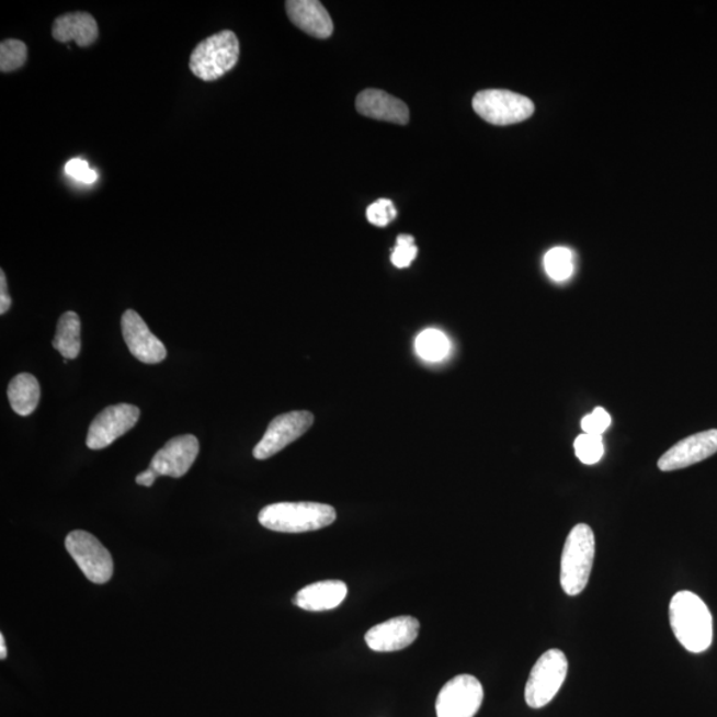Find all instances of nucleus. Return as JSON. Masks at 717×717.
Segmentation results:
<instances>
[{
  "instance_id": "f257e3e1",
  "label": "nucleus",
  "mask_w": 717,
  "mask_h": 717,
  "mask_svg": "<svg viewBox=\"0 0 717 717\" xmlns=\"http://www.w3.org/2000/svg\"><path fill=\"white\" fill-rule=\"evenodd\" d=\"M670 622L679 644L694 653L707 651L714 640V619L701 596L679 591L670 605Z\"/></svg>"
},
{
  "instance_id": "f03ea898",
  "label": "nucleus",
  "mask_w": 717,
  "mask_h": 717,
  "mask_svg": "<svg viewBox=\"0 0 717 717\" xmlns=\"http://www.w3.org/2000/svg\"><path fill=\"white\" fill-rule=\"evenodd\" d=\"M258 520L269 531L306 533L333 524L337 512L332 507L318 502H278L263 508Z\"/></svg>"
},
{
  "instance_id": "7ed1b4c3",
  "label": "nucleus",
  "mask_w": 717,
  "mask_h": 717,
  "mask_svg": "<svg viewBox=\"0 0 717 717\" xmlns=\"http://www.w3.org/2000/svg\"><path fill=\"white\" fill-rule=\"evenodd\" d=\"M595 558L594 532L587 524L572 527L561 557V587L574 596L587 589Z\"/></svg>"
},
{
  "instance_id": "20e7f679",
  "label": "nucleus",
  "mask_w": 717,
  "mask_h": 717,
  "mask_svg": "<svg viewBox=\"0 0 717 717\" xmlns=\"http://www.w3.org/2000/svg\"><path fill=\"white\" fill-rule=\"evenodd\" d=\"M239 54L241 49L237 35L225 30L206 37L194 48L189 67L194 77L201 80H218L237 66Z\"/></svg>"
},
{
  "instance_id": "39448f33",
  "label": "nucleus",
  "mask_w": 717,
  "mask_h": 717,
  "mask_svg": "<svg viewBox=\"0 0 717 717\" xmlns=\"http://www.w3.org/2000/svg\"><path fill=\"white\" fill-rule=\"evenodd\" d=\"M568 659L561 650L553 649L540 656L527 679L525 687L527 706L538 709L555 699L568 676Z\"/></svg>"
},
{
  "instance_id": "423d86ee",
  "label": "nucleus",
  "mask_w": 717,
  "mask_h": 717,
  "mask_svg": "<svg viewBox=\"0 0 717 717\" xmlns=\"http://www.w3.org/2000/svg\"><path fill=\"white\" fill-rule=\"evenodd\" d=\"M474 110L490 124L511 125L530 118L534 104L531 99L512 91L486 90L474 98Z\"/></svg>"
},
{
  "instance_id": "0eeeda50",
  "label": "nucleus",
  "mask_w": 717,
  "mask_h": 717,
  "mask_svg": "<svg viewBox=\"0 0 717 717\" xmlns=\"http://www.w3.org/2000/svg\"><path fill=\"white\" fill-rule=\"evenodd\" d=\"M69 556L73 558L88 581L96 584L109 582L113 576L111 553L100 540L84 531H73L66 538Z\"/></svg>"
},
{
  "instance_id": "6e6552de",
  "label": "nucleus",
  "mask_w": 717,
  "mask_h": 717,
  "mask_svg": "<svg viewBox=\"0 0 717 717\" xmlns=\"http://www.w3.org/2000/svg\"><path fill=\"white\" fill-rule=\"evenodd\" d=\"M483 701L482 684L471 675H458L437 696V717H475Z\"/></svg>"
},
{
  "instance_id": "1a4fd4ad",
  "label": "nucleus",
  "mask_w": 717,
  "mask_h": 717,
  "mask_svg": "<svg viewBox=\"0 0 717 717\" xmlns=\"http://www.w3.org/2000/svg\"><path fill=\"white\" fill-rule=\"evenodd\" d=\"M140 418V410L134 405H122L106 407L91 423L88 431L87 446L92 451L106 448L117 439L129 432L137 424Z\"/></svg>"
},
{
  "instance_id": "9d476101",
  "label": "nucleus",
  "mask_w": 717,
  "mask_h": 717,
  "mask_svg": "<svg viewBox=\"0 0 717 717\" xmlns=\"http://www.w3.org/2000/svg\"><path fill=\"white\" fill-rule=\"evenodd\" d=\"M312 424L314 414L308 411L281 414L269 424L265 436L255 445L253 456L257 460H266V458L275 456L295 440L304 436Z\"/></svg>"
},
{
  "instance_id": "9b49d317",
  "label": "nucleus",
  "mask_w": 717,
  "mask_h": 717,
  "mask_svg": "<svg viewBox=\"0 0 717 717\" xmlns=\"http://www.w3.org/2000/svg\"><path fill=\"white\" fill-rule=\"evenodd\" d=\"M122 331L130 354L137 361L146 364L166 361L168 355L166 344L149 330L147 323L135 310H127L123 314Z\"/></svg>"
},
{
  "instance_id": "f8f14e48",
  "label": "nucleus",
  "mask_w": 717,
  "mask_h": 717,
  "mask_svg": "<svg viewBox=\"0 0 717 717\" xmlns=\"http://www.w3.org/2000/svg\"><path fill=\"white\" fill-rule=\"evenodd\" d=\"M198 452L200 443L196 436L173 437L156 453L149 468L153 469L159 477L180 478L185 476L197 460Z\"/></svg>"
},
{
  "instance_id": "ddd939ff",
  "label": "nucleus",
  "mask_w": 717,
  "mask_h": 717,
  "mask_svg": "<svg viewBox=\"0 0 717 717\" xmlns=\"http://www.w3.org/2000/svg\"><path fill=\"white\" fill-rule=\"evenodd\" d=\"M717 452V430L696 433L667 451L658 467L663 471H672L691 467V465L707 460Z\"/></svg>"
},
{
  "instance_id": "4468645a",
  "label": "nucleus",
  "mask_w": 717,
  "mask_h": 717,
  "mask_svg": "<svg viewBox=\"0 0 717 717\" xmlns=\"http://www.w3.org/2000/svg\"><path fill=\"white\" fill-rule=\"evenodd\" d=\"M420 622L413 616L396 618L376 625L366 634V644L376 652H394L407 649L417 640Z\"/></svg>"
},
{
  "instance_id": "2eb2a0df",
  "label": "nucleus",
  "mask_w": 717,
  "mask_h": 717,
  "mask_svg": "<svg viewBox=\"0 0 717 717\" xmlns=\"http://www.w3.org/2000/svg\"><path fill=\"white\" fill-rule=\"evenodd\" d=\"M356 110L363 116L382 120V122L400 125L410 122L408 106L400 99L382 90H366L358 94Z\"/></svg>"
},
{
  "instance_id": "dca6fc26",
  "label": "nucleus",
  "mask_w": 717,
  "mask_h": 717,
  "mask_svg": "<svg viewBox=\"0 0 717 717\" xmlns=\"http://www.w3.org/2000/svg\"><path fill=\"white\" fill-rule=\"evenodd\" d=\"M286 11L299 30L318 39H327L333 31V23L325 5L318 0H288Z\"/></svg>"
},
{
  "instance_id": "f3484780",
  "label": "nucleus",
  "mask_w": 717,
  "mask_h": 717,
  "mask_svg": "<svg viewBox=\"0 0 717 717\" xmlns=\"http://www.w3.org/2000/svg\"><path fill=\"white\" fill-rule=\"evenodd\" d=\"M348 593V584L342 581H322L299 590L294 603L306 612H329L341 606Z\"/></svg>"
},
{
  "instance_id": "a211bd4d",
  "label": "nucleus",
  "mask_w": 717,
  "mask_h": 717,
  "mask_svg": "<svg viewBox=\"0 0 717 717\" xmlns=\"http://www.w3.org/2000/svg\"><path fill=\"white\" fill-rule=\"evenodd\" d=\"M53 36L60 43L75 41L78 46L88 47L99 37L98 22L87 12L61 15L54 22Z\"/></svg>"
},
{
  "instance_id": "6ab92c4d",
  "label": "nucleus",
  "mask_w": 717,
  "mask_h": 717,
  "mask_svg": "<svg viewBox=\"0 0 717 717\" xmlns=\"http://www.w3.org/2000/svg\"><path fill=\"white\" fill-rule=\"evenodd\" d=\"M8 396L12 410L21 417H29L39 405V382L34 375L19 374L10 382Z\"/></svg>"
},
{
  "instance_id": "aec40b11",
  "label": "nucleus",
  "mask_w": 717,
  "mask_h": 717,
  "mask_svg": "<svg viewBox=\"0 0 717 717\" xmlns=\"http://www.w3.org/2000/svg\"><path fill=\"white\" fill-rule=\"evenodd\" d=\"M81 323L77 312L67 311L59 319L53 341L54 349L65 358H77L81 351Z\"/></svg>"
},
{
  "instance_id": "412c9836",
  "label": "nucleus",
  "mask_w": 717,
  "mask_h": 717,
  "mask_svg": "<svg viewBox=\"0 0 717 717\" xmlns=\"http://www.w3.org/2000/svg\"><path fill=\"white\" fill-rule=\"evenodd\" d=\"M417 352L426 362H440L449 354L451 343L442 331L428 329L417 339Z\"/></svg>"
},
{
  "instance_id": "4be33fe9",
  "label": "nucleus",
  "mask_w": 717,
  "mask_h": 717,
  "mask_svg": "<svg viewBox=\"0 0 717 717\" xmlns=\"http://www.w3.org/2000/svg\"><path fill=\"white\" fill-rule=\"evenodd\" d=\"M544 263L547 275L557 282L568 281L574 273V257L566 248H555L547 251Z\"/></svg>"
},
{
  "instance_id": "5701e85b",
  "label": "nucleus",
  "mask_w": 717,
  "mask_h": 717,
  "mask_svg": "<svg viewBox=\"0 0 717 717\" xmlns=\"http://www.w3.org/2000/svg\"><path fill=\"white\" fill-rule=\"evenodd\" d=\"M27 61V46L22 41L8 39L0 44V71L12 72Z\"/></svg>"
},
{
  "instance_id": "b1692460",
  "label": "nucleus",
  "mask_w": 717,
  "mask_h": 717,
  "mask_svg": "<svg viewBox=\"0 0 717 717\" xmlns=\"http://www.w3.org/2000/svg\"><path fill=\"white\" fill-rule=\"evenodd\" d=\"M574 448L577 457L587 465L600 462L605 452L602 436L589 435V433L577 437Z\"/></svg>"
},
{
  "instance_id": "393cba45",
  "label": "nucleus",
  "mask_w": 717,
  "mask_h": 717,
  "mask_svg": "<svg viewBox=\"0 0 717 717\" xmlns=\"http://www.w3.org/2000/svg\"><path fill=\"white\" fill-rule=\"evenodd\" d=\"M398 216V210L391 200L382 198L376 203L368 206L367 219L369 224L377 226V228H386Z\"/></svg>"
},
{
  "instance_id": "a878e982",
  "label": "nucleus",
  "mask_w": 717,
  "mask_h": 717,
  "mask_svg": "<svg viewBox=\"0 0 717 717\" xmlns=\"http://www.w3.org/2000/svg\"><path fill=\"white\" fill-rule=\"evenodd\" d=\"M417 255L418 248L414 247V238L408 235L399 236L391 257L394 265L399 269L411 266Z\"/></svg>"
},
{
  "instance_id": "bb28decb",
  "label": "nucleus",
  "mask_w": 717,
  "mask_h": 717,
  "mask_svg": "<svg viewBox=\"0 0 717 717\" xmlns=\"http://www.w3.org/2000/svg\"><path fill=\"white\" fill-rule=\"evenodd\" d=\"M610 424H612V418L603 408H596L593 413L582 419V430L589 435L602 436Z\"/></svg>"
},
{
  "instance_id": "cd10ccee",
  "label": "nucleus",
  "mask_w": 717,
  "mask_h": 717,
  "mask_svg": "<svg viewBox=\"0 0 717 717\" xmlns=\"http://www.w3.org/2000/svg\"><path fill=\"white\" fill-rule=\"evenodd\" d=\"M66 171L69 175H71V178L80 182H84V184H93V182L98 179L96 172H94L93 169H91L90 166H88V163L81 159H73L68 161Z\"/></svg>"
},
{
  "instance_id": "c85d7f7f",
  "label": "nucleus",
  "mask_w": 717,
  "mask_h": 717,
  "mask_svg": "<svg viewBox=\"0 0 717 717\" xmlns=\"http://www.w3.org/2000/svg\"><path fill=\"white\" fill-rule=\"evenodd\" d=\"M11 304L12 301L8 291V280H5V274L2 270V272H0V314H2V316L10 310Z\"/></svg>"
},
{
  "instance_id": "c756f323",
  "label": "nucleus",
  "mask_w": 717,
  "mask_h": 717,
  "mask_svg": "<svg viewBox=\"0 0 717 717\" xmlns=\"http://www.w3.org/2000/svg\"><path fill=\"white\" fill-rule=\"evenodd\" d=\"M157 477L159 476L156 475V471L148 467L147 470H144L143 474L136 477V483L137 486L149 488L153 486Z\"/></svg>"
},
{
  "instance_id": "7c9ffc66",
  "label": "nucleus",
  "mask_w": 717,
  "mask_h": 717,
  "mask_svg": "<svg viewBox=\"0 0 717 717\" xmlns=\"http://www.w3.org/2000/svg\"><path fill=\"white\" fill-rule=\"evenodd\" d=\"M5 658H8V647H5L3 634H0V659L4 660Z\"/></svg>"
}]
</instances>
